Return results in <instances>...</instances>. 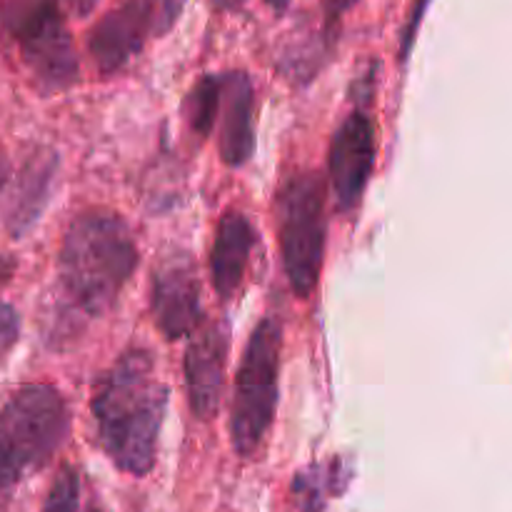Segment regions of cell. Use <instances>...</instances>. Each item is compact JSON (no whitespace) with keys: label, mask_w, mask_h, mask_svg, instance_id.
<instances>
[{"label":"cell","mask_w":512,"mask_h":512,"mask_svg":"<svg viewBox=\"0 0 512 512\" xmlns=\"http://www.w3.org/2000/svg\"><path fill=\"white\" fill-rule=\"evenodd\" d=\"M220 95H223V73H208L190 88L185 98V120L190 130L200 138H208L220 115Z\"/></svg>","instance_id":"15"},{"label":"cell","mask_w":512,"mask_h":512,"mask_svg":"<svg viewBox=\"0 0 512 512\" xmlns=\"http://www.w3.org/2000/svg\"><path fill=\"white\" fill-rule=\"evenodd\" d=\"M15 275V260L10 255H0V290L13 280Z\"/></svg>","instance_id":"20"},{"label":"cell","mask_w":512,"mask_h":512,"mask_svg":"<svg viewBox=\"0 0 512 512\" xmlns=\"http://www.w3.org/2000/svg\"><path fill=\"white\" fill-rule=\"evenodd\" d=\"M425 5H428V0H418V5H415L413 13H410L408 25L403 28V38H400V60H403V63L410 58V50H413L415 33H418V25L420 20H423Z\"/></svg>","instance_id":"19"},{"label":"cell","mask_w":512,"mask_h":512,"mask_svg":"<svg viewBox=\"0 0 512 512\" xmlns=\"http://www.w3.org/2000/svg\"><path fill=\"white\" fill-rule=\"evenodd\" d=\"M243 3L245 0H213V5L218 10H238L243 8Z\"/></svg>","instance_id":"24"},{"label":"cell","mask_w":512,"mask_h":512,"mask_svg":"<svg viewBox=\"0 0 512 512\" xmlns=\"http://www.w3.org/2000/svg\"><path fill=\"white\" fill-rule=\"evenodd\" d=\"M155 35L153 20L143 0H123L95 23L88 35V50L100 75H113L143 50Z\"/></svg>","instance_id":"10"},{"label":"cell","mask_w":512,"mask_h":512,"mask_svg":"<svg viewBox=\"0 0 512 512\" xmlns=\"http://www.w3.org/2000/svg\"><path fill=\"white\" fill-rule=\"evenodd\" d=\"M20 335V318L8 303L0 300V358L18 343Z\"/></svg>","instance_id":"18"},{"label":"cell","mask_w":512,"mask_h":512,"mask_svg":"<svg viewBox=\"0 0 512 512\" xmlns=\"http://www.w3.org/2000/svg\"><path fill=\"white\" fill-rule=\"evenodd\" d=\"M70 433V410L58 388L45 383L15 390L0 408V485L18 488L50 463Z\"/></svg>","instance_id":"3"},{"label":"cell","mask_w":512,"mask_h":512,"mask_svg":"<svg viewBox=\"0 0 512 512\" xmlns=\"http://www.w3.org/2000/svg\"><path fill=\"white\" fill-rule=\"evenodd\" d=\"M8 178H10V163L8 158H5L3 150H0V193H3L5 185H8Z\"/></svg>","instance_id":"22"},{"label":"cell","mask_w":512,"mask_h":512,"mask_svg":"<svg viewBox=\"0 0 512 512\" xmlns=\"http://www.w3.org/2000/svg\"><path fill=\"white\" fill-rule=\"evenodd\" d=\"M278 240L290 290L308 300L325 260V185L315 173L290 175L275 200Z\"/></svg>","instance_id":"6"},{"label":"cell","mask_w":512,"mask_h":512,"mask_svg":"<svg viewBox=\"0 0 512 512\" xmlns=\"http://www.w3.org/2000/svg\"><path fill=\"white\" fill-rule=\"evenodd\" d=\"M265 3H268L273 10H278V13H283V10L290 5V0H265Z\"/></svg>","instance_id":"26"},{"label":"cell","mask_w":512,"mask_h":512,"mask_svg":"<svg viewBox=\"0 0 512 512\" xmlns=\"http://www.w3.org/2000/svg\"><path fill=\"white\" fill-rule=\"evenodd\" d=\"M70 5H73V10L78 15H88L90 10L95 8V3H98V0H68Z\"/></svg>","instance_id":"23"},{"label":"cell","mask_w":512,"mask_h":512,"mask_svg":"<svg viewBox=\"0 0 512 512\" xmlns=\"http://www.w3.org/2000/svg\"><path fill=\"white\" fill-rule=\"evenodd\" d=\"M168 408V388L155 373L153 355L130 348L105 370L93 388L98 445L110 463L133 478H145L155 465L158 435Z\"/></svg>","instance_id":"1"},{"label":"cell","mask_w":512,"mask_h":512,"mask_svg":"<svg viewBox=\"0 0 512 512\" xmlns=\"http://www.w3.org/2000/svg\"><path fill=\"white\" fill-rule=\"evenodd\" d=\"M68 0H0V28L43 95L78 83V53L65 25Z\"/></svg>","instance_id":"4"},{"label":"cell","mask_w":512,"mask_h":512,"mask_svg":"<svg viewBox=\"0 0 512 512\" xmlns=\"http://www.w3.org/2000/svg\"><path fill=\"white\" fill-rule=\"evenodd\" d=\"M85 512H105L103 508H100V505H95V503H90L88 508H85Z\"/></svg>","instance_id":"27"},{"label":"cell","mask_w":512,"mask_h":512,"mask_svg":"<svg viewBox=\"0 0 512 512\" xmlns=\"http://www.w3.org/2000/svg\"><path fill=\"white\" fill-rule=\"evenodd\" d=\"M80 508V475L73 465H63L50 483L40 512H78Z\"/></svg>","instance_id":"16"},{"label":"cell","mask_w":512,"mask_h":512,"mask_svg":"<svg viewBox=\"0 0 512 512\" xmlns=\"http://www.w3.org/2000/svg\"><path fill=\"white\" fill-rule=\"evenodd\" d=\"M220 158L230 168H240L255 150V88L248 73H223L220 95Z\"/></svg>","instance_id":"12"},{"label":"cell","mask_w":512,"mask_h":512,"mask_svg":"<svg viewBox=\"0 0 512 512\" xmlns=\"http://www.w3.org/2000/svg\"><path fill=\"white\" fill-rule=\"evenodd\" d=\"M150 310L160 333L168 340L193 335L200 325V280L188 258L175 255L153 270Z\"/></svg>","instance_id":"8"},{"label":"cell","mask_w":512,"mask_h":512,"mask_svg":"<svg viewBox=\"0 0 512 512\" xmlns=\"http://www.w3.org/2000/svg\"><path fill=\"white\" fill-rule=\"evenodd\" d=\"M145 8H148L150 20H153L155 35H165L175 25V20L183 13L185 0H143Z\"/></svg>","instance_id":"17"},{"label":"cell","mask_w":512,"mask_h":512,"mask_svg":"<svg viewBox=\"0 0 512 512\" xmlns=\"http://www.w3.org/2000/svg\"><path fill=\"white\" fill-rule=\"evenodd\" d=\"M10 493H13V490H8V488H3V485H0V512H8Z\"/></svg>","instance_id":"25"},{"label":"cell","mask_w":512,"mask_h":512,"mask_svg":"<svg viewBox=\"0 0 512 512\" xmlns=\"http://www.w3.org/2000/svg\"><path fill=\"white\" fill-rule=\"evenodd\" d=\"M228 350V323L205 325L193 335L188 350H185V388H188L190 410L198 420H210L218 413Z\"/></svg>","instance_id":"9"},{"label":"cell","mask_w":512,"mask_h":512,"mask_svg":"<svg viewBox=\"0 0 512 512\" xmlns=\"http://www.w3.org/2000/svg\"><path fill=\"white\" fill-rule=\"evenodd\" d=\"M375 168L373 120L355 110L338 125L330 143L328 175L340 213H350L363 200Z\"/></svg>","instance_id":"7"},{"label":"cell","mask_w":512,"mask_h":512,"mask_svg":"<svg viewBox=\"0 0 512 512\" xmlns=\"http://www.w3.org/2000/svg\"><path fill=\"white\" fill-rule=\"evenodd\" d=\"M340 463L333 460L328 465H313V468L303 470V473L295 475L293 480V495L295 503L303 512H320L328 503V498H333L335 493L343 490L345 480H340Z\"/></svg>","instance_id":"14"},{"label":"cell","mask_w":512,"mask_h":512,"mask_svg":"<svg viewBox=\"0 0 512 512\" xmlns=\"http://www.w3.org/2000/svg\"><path fill=\"white\" fill-rule=\"evenodd\" d=\"M55 175H58V153L50 148H38L20 165L3 210V223L13 238H23L38 223L45 205L50 203Z\"/></svg>","instance_id":"11"},{"label":"cell","mask_w":512,"mask_h":512,"mask_svg":"<svg viewBox=\"0 0 512 512\" xmlns=\"http://www.w3.org/2000/svg\"><path fill=\"white\" fill-rule=\"evenodd\" d=\"M253 243L255 230L248 215L240 210H228L218 220L213 250H210V283L223 300L233 298V293L243 283Z\"/></svg>","instance_id":"13"},{"label":"cell","mask_w":512,"mask_h":512,"mask_svg":"<svg viewBox=\"0 0 512 512\" xmlns=\"http://www.w3.org/2000/svg\"><path fill=\"white\" fill-rule=\"evenodd\" d=\"M138 268V245L118 213L88 210L68 225L58 250V310L68 328L100 318Z\"/></svg>","instance_id":"2"},{"label":"cell","mask_w":512,"mask_h":512,"mask_svg":"<svg viewBox=\"0 0 512 512\" xmlns=\"http://www.w3.org/2000/svg\"><path fill=\"white\" fill-rule=\"evenodd\" d=\"M280 348L283 330L273 318H263L250 333L235 375L230 405V443L240 458H250L268 435L278 410Z\"/></svg>","instance_id":"5"},{"label":"cell","mask_w":512,"mask_h":512,"mask_svg":"<svg viewBox=\"0 0 512 512\" xmlns=\"http://www.w3.org/2000/svg\"><path fill=\"white\" fill-rule=\"evenodd\" d=\"M358 0H328V15L330 18H340L343 13H348Z\"/></svg>","instance_id":"21"}]
</instances>
